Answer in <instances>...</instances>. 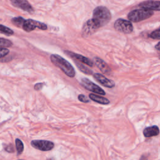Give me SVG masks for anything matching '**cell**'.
Returning a JSON list of instances; mask_svg holds the SVG:
<instances>
[{"instance_id": "cell-12", "label": "cell", "mask_w": 160, "mask_h": 160, "mask_svg": "<svg viewBox=\"0 0 160 160\" xmlns=\"http://www.w3.org/2000/svg\"><path fill=\"white\" fill-rule=\"evenodd\" d=\"M93 77L97 80V81L101 83V85H103L105 87L112 88L115 87V83L113 80L109 79L107 78H106L104 75H103L99 73H95L93 75Z\"/></svg>"}, {"instance_id": "cell-23", "label": "cell", "mask_w": 160, "mask_h": 160, "mask_svg": "<svg viewBox=\"0 0 160 160\" xmlns=\"http://www.w3.org/2000/svg\"><path fill=\"white\" fill-rule=\"evenodd\" d=\"M78 99L80 101H82L83 103H89V100L88 99V98L83 95H79L78 96Z\"/></svg>"}, {"instance_id": "cell-7", "label": "cell", "mask_w": 160, "mask_h": 160, "mask_svg": "<svg viewBox=\"0 0 160 160\" xmlns=\"http://www.w3.org/2000/svg\"><path fill=\"white\" fill-rule=\"evenodd\" d=\"M82 85L86 89L92 91L93 93L101 95H105L106 93L105 91L101 88L99 86L95 84L94 83L91 82L90 80H89L87 78H83L81 81Z\"/></svg>"}, {"instance_id": "cell-18", "label": "cell", "mask_w": 160, "mask_h": 160, "mask_svg": "<svg viewBox=\"0 0 160 160\" xmlns=\"http://www.w3.org/2000/svg\"><path fill=\"white\" fill-rule=\"evenodd\" d=\"M0 33L4 34V35H6L7 36H10L13 35L14 31L5 26L0 25Z\"/></svg>"}, {"instance_id": "cell-15", "label": "cell", "mask_w": 160, "mask_h": 160, "mask_svg": "<svg viewBox=\"0 0 160 160\" xmlns=\"http://www.w3.org/2000/svg\"><path fill=\"white\" fill-rule=\"evenodd\" d=\"M89 97L91 100H93V101H95L96 103H98L99 104L108 105L110 103V101L107 98L103 96H100L95 94H90Z\"/></svg>"}, {"instance_id": "cell-21", "label": "cell", "mask_w": 160, "mask_h": 160, "mask_svg": "<svg viewBox=\"0 0 160 160\" xmlns=\"http://www.w3.org/2000/svg\"><path fill=\"white\" fill-rule=\"evenodd\" d=\"M150 37L155 40H160V27L153 31L150 35Z\"/></svg>"}, {"instance_id": "cell-11", "label": "cell", "mask_w": 160, "mask_h": 160, "mask_svg": "<svg viewBox=\"0 0 160 160\" xmlns=\"http://www.w3.org/2000/svg\"><path fill=\"white\" fill-rule=\"evenodd\" d=\"M64 53L66 54H67L68 56L71 58L76 60H78L79 61H81L82 63H83V64H85L88 66H89L91 67L93 66V62L90 60L89 58H86L85 56H83L81 54H78L73 52H70V51H64Z\"/></svg>"}, {"instance_id": "cell-13", "label": "cell", "mask_w": 160, "mask_h": 160, "mask_svg": "<svg viewBox=\"0 0 160 160\" xmlns=\"http://www.w3.org/2000/svg\"><path fill=\"white\" fill-rule=\"evenodd\" d=\"M94 61L97 67L99 69L105 74H110L111 72V68L109 67V66L103 61L102 60L99 58H94Z\"/></svg>"}, {"instance_id": "cell-20", "label": "cell", "mask_w": 160, "mask_h": 160, "mask_svg": "<svg viewBox=\"0 0 160 160\" xmlns=\"http://www.w3.org/2000/svg\"><path fill=\"white\" fill-rule=\"evenodd\" d=\"M13 45V43L11 41L0 38V47L2 48H8L10 47Z\"/></svg>"}, {"instance_id": "cell-9", "label": "cell", "mask_w": 160, "mask_h": 160, "mask_svg": "<svg viewBox=\"0 0 160 160\" xmlns=\"http://www.w3.org/2000/svg\"><path fill=\"white\" fill-rule=\"evenodd\" d=\"M98 28L96 27L92 19L88 20L83 26L82 33L83 36H89L93 34Z\"/></svg>"}, {"instance_id": "cell-26", "label": "cell", "mask_w": 160, "mask_h": 160, "mask_svg": "<svg viewBox=\"0 0 160 160\" xmlns=\"http://www.w3.org/2000/svg\"><path fill=\"white\" fill-rule=\"evenodd\" d=\"M155 48L159 51H160V42L158 43L156 45V47H155Z\"/></svg>"}, {"instance_id": "cell-24", "label": "cell", "mask_w": 160, "mask_h": 160, "mask_svg": "<svg viewBox=\"0 0 160 160\" xmlns=\"http://www.w3.org/2000/svg\"><path fill=\"white\" fill-rule=\"evenodd\" d=\"M5 150L9 153H13L15 151L14 147L12 144H8L5 146Z\"/></svg>"}, {"instance_id": "cell-22", "label": "cell", "mask_w": 160, "mask_h": 160, "mask_svg": "<svg viewBox=\"0 0 160 160\" xmlns=\"http://www.w3.org/2000/svg\"><path fill=\"white\" fill-rule=\"evenodd\" d=\"M9 53V51L7 48L0 47V58H3V57L6 56Z\"/></svg>"}, {"instance_id": "cell-4", "label": "cell", "mask_w": 160, "mask_h": 160, "mask_svg": "<svg viewBox=\"0 0 160 160\" xmlns=\"http://www.w3.org/2000/svg\"><path fill=\"white\" fill-rule=\"evenodd\" d=\"M22 28L26 32H30L35 30L36 28H39L42 30H47L48 27L47 25L41 22L29 19L25 20L23 25L22 26Z\"/></svg>"}, {"instance_id": "cell-19", "label": "cell", "mask_w": 160, "mask_h": 160, "mask_svg": "<svg viewBox=\"0 0 160 160\" xmlns=\"http://www.w3.org/2000/svg\"><path fill=\"white\" fill-rule=\"evenodd\" d=\"M76 64L77 67L80 70V71H82L84 73L88 74V75H92L93 74L92 71H91L89 69H88L87 67L84 66L83 64H81V63H76Z\"/></svg>"}, {"instance_id": "cell-10", "label": "cell", "mask_w": 160, "mask_h": 160, "mask_svg": "<svg viewBox=\"0 0 160 160\" xmlns=\"http://www.w3.org/2000/svg\"><path fill=\"white\" fill-rule=\"evenodd\" d=\"M141 8L150 9L151 11H160V1H155V0H148L143 2L139 5Z\"/></svg>"}, {"instance_id": "cell-5", "label": "cell", "mask_w": 160, "mask_h": 160, "mask_svg": "<svg viewBox=\"0 0 160 160\" xmlns=\"http://www.w3.org/2000/svg\"><path fill=\"white\" fill-rule=\"evenodd\" d=\"M115 30L121 33L129 34L133 31V26L131 21L123 19H117L114 25Z\"/></svg>"}, {"instance_id": "cell-16", "label": "cell", "mask_w": 160, "mask_h": 160, "mask_svg": "<svg viewBox=\"0 0 160 160\" xmlns=\"http://www.w3.org/2000/svg\"><path fill=\"white\" fill-rule=\"evenodd\" d=\"M25 20V19L19 16V17L13 18L12 19H11V21H12L13 25H15L18 28H22V26L23 25Z\"/></svg>"}, {"instance_id": "cell-17", "label": "cell", "mask_w": 160, "mask_h": 160, "mask_svg": "<svg viewBox=\"0 0 160 160\" xmlns=\"http://www.w3.org/2000/svg\"><path fill=\"white\" fill-rule=\"evenodd\" d=\"M16 148L18 155H20L24 150V144L19 139H16L15 140Z\"/></svg>"}, {"instance_id": "cell-8", "label": "cell", "mask_w": 160, "mask_h": 160, "mask_svg": "<svg viewBox=\"0 0 160 160\" xmlns=\"http://www.w3.org/2000/svg\"><path fill=\"white\" fill-rule=\"evenodd\" d=\"M11 2L14 6L27 11L30 13L34 12L33 8L27 0H11Z\"/></svg>"}, {"instance_id": "cell-3", "label": "cell", "mask_w": 160, "mask_h": 160, "mask_svg": "<svg viewBox=\"0 0 160 160\" xmlns=\"http://www.w3.org/2000/svg\"><path fill=\"white\" fill-rule=\"evenodd\" d=\"M153 14V11L151 10L141 8L131 11L128 14V18L130 21L137 23L150 18Z\"/></svg>"}, {"instance_id": "cell-1", "label": "cell", "mask_w": 160, "mask_h": 160, "mask_svg": "<svg viewBox=\"0 0 160 160\" xmlns=\"http://www.w3.org/2000/svg\"><path fill=\"white\" fill-rule=\"evenodd\" d=\"M111 19V15L107 8L98 6L94 9L92 20L98 29L108 23Z\"/></svg>"}, {"instance_id": "cell-25", "label": "cell", "mask_w": 160, "mask_h": 160, "mask_svg": "<svg viewBox=\"0 0 160 160\" xmlns=\"http://www.w3.org/2000/svg\"><path fill=\"white\" fill-rule=\"evenodd\" d=\"M43 83H37L35 85V86H34V88H35V89L37 90V91H39V90H41L43 86Z\"/></svg>"}, {"instance_id": "cell-14", "label": "cell", "mask_w": 160, "mask_h": 160, "mask_svg": "<svg viewBox=\"0 0 160 160\" xmlns=\"http://www.w3.org/2000/svg\"><path fill=\"white\" fill-rule=\"evenodd\" d=\"M159 133V130L157 126H153V127H148L144 129L143 131L144 136L146 138H150V137L156 136Z\"/></svg>"}, {"instance_id": "cell-6", "label": "cell", "mask_w": 160, "mask_h": 160, "mask_svg": "<svg viewBox=\"0 0 160 160\" xmlns=\"http://www.w3.org/2000/svg\"><path fill=\"white\" fill-rule=\"evenodd\" d=\"M31 144L35 149L43 151H50L54 148V143L47 140H33L31 142Z\"/></svg>"}, {"instance_id": "cell-2", "label": "cell", "mask_w": 160, "mask_h": 160, "mask_svg": "<svg viewBox=\"0 0 160 160\" xmlns=\"http://www.w3.org/2000/svg\"><path fill=\"white\" fill-rule=\"evenodd\" d=\"M50 60L52 63L60 68L68 76L73 78L75 76L76 73L73 66L60 55L56 54H52L50 56Z\"/></svg>"}]
</instances>
